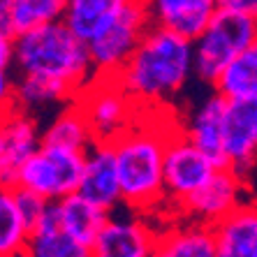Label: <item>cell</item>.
<instances>
[{
  "label": "cell",
  "instance_id": "6da1fadb",
  "mask_svg": "<svg viewBox=\"0 0 257 257\" xmlns=\"http://www.w3.org/2000/svg\"><path fill=\"white\" fill-rule=\"evenodd\" d=\"M195 77V44L165 26H151L116 74L118 84L144 111L165 107Z\"/></svg>",
  "mask_w": 257,
  "mask_h": 257
},
{
  "label": "cell",
  "instance_id": "7a4b0ae2",
  "mask_svg": "<svg viewBox=\"0 0 257 257\" xmlns=\"http://www.w3.org/2000/svg\"><path fill=\"white\" fill-rule=\"evenodd\" d=\"M137 120L114 142L123 206L135 211L156 209L165 202V149L169 135L156 123Z\"/></svg>",
  "mask_w": 257,
  "mask_h": 257
},
{
  "label": "cell",
  "instance_id": "3957f363",
  "mask_svg": "<svg viewBox=\"0 0 257 257\" xmlns=\"http://www.w3.org/2000/svg\"><path fill=\"white\" fill-rule=\"evenodd\" d=\"M19 74H44L81 90L95 77L88 44L60 19L17 35Z\"/></svg>",
  "mask_w": 257,
  "mask_h": 257
},
{
  "label": "cell",
  "instance_id": "277c9868",
  "mask_svg": "<svg viewBox=\"0 0 257 257\" xmlns=\"http://www.w3.org/2000/svg\"><path fill=\"white\" fill-rule=\"evenodd\" d=\"M257 37V17L218 7L195 44V79L213 86L220 72Z\"/></svg>",
  "mask_w": 257,
  "mask_h": 257
},
{
  "label": "cell",
  "instance_id": "5b68a950",
  "mask_svg": "<svg viewBox=\"0 0 257 257\" xmlns=\"http://www.w3.org/2000/svg\"><path fill=\"white\" fill-rule=\"evenodd\" d=\"M86 151L42 144L40 149L21 165L17 188H26L42 195L49 202L63 199L77 192L84 174Z\"/></svg>",
  "mask_w": 257,
  "mask_h": 257
},
{
  "label": "cell",
  "instance_id": "8992f818",
  "mask_svg": "<svg viewBox=\"0 0 257 257\" xmlns=\"http://www.w3.org/2000/svg\"><path fill=\"white\" fill-rule=\"evenodd\" d=\"M74 102L84 111L95 142L104 144H114L142 111L116 77H93Z\"/></svg>",
  "mask_w": 257,
  "mask_h": 257
},
{
  "label": "cell",
  "instance_id": "52a82bcc",
  "mask_svg": "<svg viewBox=\"0 0 257 257\" xmlns=\"http://www.w3.org/2000/svg\"><path fill=\"white\" fill-rule=\"evenodd\" d=\"M151 26L153 21H151L146 3L130 0L123 7V12L114 19V24L104 33H100L93 42H88L95 77H116Z\"/></svg>",
  "mask_w": 257,
  "mask_h": 257
},
{
  "label": "cell",
  "instance_id": "ba28073f",
  "mask_svg": "<svg viewBox=\"0 0 257 257\" xmlns=\"http://www.w3.org/2000/svg\"><path fill=\"white\" fill-rule=\"evenodd\" d=\"M215 165L190 142L183 127L169 135L165 149V202L179 206L213 176Z\"/></svg>",
  "mask_w": 257,
  "mask_h": 257
},
{
  "label": "cell",
  "instance_id": "9c48e42d",
  "mask_svg": "<svg viewBox=\"0 0 257 257\" xmlns=\"http://www.w3.org/2000/svg\"><path fill=\"white\" fill-rule=\"evenodd\" d=\"M245 192H248V181L241 179L234 169L220 167L215 169L213 176L199 190L188 195L176 209L186 220L215 225L241 202H245Z\"/></svg>",
  "mask_w": 257,
  "mask_h": 257
},
{
  "label": "cell",
  "instance_id": "30bf717a",
  "mask_svg": "<svg viewBox=\"0 0 257 257\" xmlns=\"http://www.w3.org/2000/svg\"><path fill=\"white\" fill-rule=\"evenodd\" d=\"M42 146V130L37 116L21 107L0 111V183L17 186L19 169Z\"/></svg>",
  "mask_w": 257,
  "mask_h": 257
},
{
  "label": "cell",
  "instance_id": "8fae6325",
  "mask_svg": "<svg viewBox=\"0 0 257 257\" xmlns=\"http://www.w3.org/2000/svg\"><path fill=\"white\" fill-rule=\"evenodd\" d=\"M127 209V206H125ZM158 250V232L139 211L127 209L120 213V206L111 211L93 245V257H151Z\"/></svg>",
  "mask_w": 257,
  "mask_h": 257
},
{
  "label": "cell",
  "instance_id": "7c38bea8",
  "mask_svg": "<svg viewBox=\"0 0 257 257\" xmlns=\"http://www.w3.org/2000/svg\"><path fill=\"white\" fill-rule=\"evenodd\" d=\"M227 167L243 181L257 167V100H227L225 109Z\"/></svg>",
  "mask_w": 257,
  "mask_h": 257
},
{
  "label": "cell",
  "instance_id": "4fadbf2b",
  "mask_svg": "<svg viewBox=\"0 0 257 257\" xmlns=\"http://www.w3.org/2000/svg\"><path fill=\"white\" fill-rule=\"evenodd\" d=\"M77 192H81L86 199H90L109 213L123 206L114 144L95 142L86 151L84 174H81V183H79Z\"/></svg>",
  "mask_w": 257,
  "mask_h": 257
},
{
  "label": "cell",
  "instance_id": "5bb4252c",
  "mask_svg": "<svg viewBox=\"0 0 257 257\" xmlns=\"http://www.w3.org/2000/svg\"><path fill=\"white\" fill-rule=\"evenodd\" d=\"M225 109H227V97H222L220 93L213 90L211 97H206L202 104H197L195 111L183 123V132L190 137V142L218 169L227 167V153H225Z\"/></svg>",
  "mask_w": 257,
  "mask_h": 257
},
{
  "label": "cell",
  "instance_id": "9a60e30c",
  "mask_svg": "<svg viewBox=\"0 0 257 257\" xmlns=\"http://www.w3.org/2000/svg\"><path fill=\"white\" fill-rule=\"evenodd\" d=\"M218 257H257V202L245 199L213 225Z\"/></svg>",
  "mask_w": 257,
  "mask_h": 257
},
{
  "label": "cell",
  "instance_id": "2e32d148",
  "mask_svg": "<svg viewBox=\"0 0 257 257\" xmlns=\"http://www.w3.org/2000/svg\"><path fill=\"white\" fill-rule=\"evenodd\" d=\"M144 3L156 26L172 28L190 40L202 33L218 10V0H144Z\"/></svg>",
  "mask_w": 257,
  "mask_h": 257
},
{
  "label": "cell",
  "instance_id": "e0dca14e",
  "mask_svg": "<svg viewBox=\"0 0 257 257\" xmlns=\"http://www.w3.org/2000/svg\"><path fill=\"white\" fill-rule=\"evenodd\" d=\"M56 206H58V218L65 232L93 255V245L107 222L109 211L100 209L81 192H72L63 199H56Z\"/></svg>",
  "mask_w": 257,
  "mask_h": 257
},
{
  "label": "cell",
  "instance_id": "ac0fdd59",
  "mask_svg": "<svg viewBox=\"0 0 257 257\" xmlns=\"http://www.w3.org/2000/svg\"><path fill=\"white\" fill-rule=\"evenodd\" d=\"M26 255L28 257H90V252L86 250L84 245H79L65 232V227L60 225V218H58V206H56V202H49L40 222L30 229Z\"/></svg>",
  "mask_w": 257,
  "mask_h": 257
},
{
  "label": "cell",
  "instance_id": "d6986e66",
  "mask_svg": "<svg viewBox=\"0 0 257 257\" xmlns=\"http://www.w3.org/2000/svg\"><path fill=\"white\" fill-rule=\"evenodd\" d=\"M79 90L65 81L44 77V74H19L14 86V104L28 114H40L51 107L74 102Z\"/></svg>",
  "mask_w": 257,
  "mask_h": 257
},
{
  "label": "cell",
  "instance_id": "ffe728a7",
  "mask_svg": "<svg viewBox=\"0 0 257 257\" xmlns=\"http://www.w3.org/2000/svg\"><path fill=\"white\" fill-rule=\"evenodd\" d=\"M160 257H218L213 225L186 220V225L172 227L158 234V250Z\"/></svg>",
  "mask_w": 257,
  "mask_h": 257
},
{
  "label": "cell",
  "instance_id": "44dd1931",
  "mask_svg": "<svg viewBox=\"0 0 257 257\" xmlns=\"http://www.w3.org/2000/svg\"><path fill=\"white\" fill-rule=\"evenodd\" d=\"M127 3L130 0H67L63 21L88 44L114 24Z\"/></svg>",
  "mask_w": 257,
  "mask_h": 257
},
{
  "label": "cell",
  "instance_id": "7402d4cb",
  "mask_svg": "<svg viewBox=\"0 0 257 257\" xmlns=\"http://www.w3.org/2000/svg\"><path fill=\"white\" fill-rule=\"evenodd\" d=\"M211 88L227 100H257V37L220 72Z\"/></svg>",
  "mask_w": 257,
  "mask_h": 257
},
{
  "label": "cell",
  "instance_id": "603a6c76",
  "mask_svg": "<svg viewBox=\"0 0 257 257\" xmlns=\"http://www.w3.org/2000/svg\"><path fill=\"white\" fill-rule=\"evenodd\" d=\"M30 227L19 209L17 186L0 183V257L26 255Z\"/></svg>",
  "mask_w": 257,
  "mask_h": 257
},
{
  "label": "cell",
  "instance_id": "cb8c5ba5",
  "mask_svg": "<svg viewBox=\"0 0 257 257\" xmlns=\"http://www.w3.org/2000/svg\"><path fill=\"white\" fill-rule=\"evenodd\" d=\"M42 144H56L77 151H88L95 144L93 130L77 102L65 104L54 116V120L42 130Z\"/></svg>",
  "mask_w": 257,
  "mask_h": 257
},
{
  "label": "cell",
  "instance_id": "d4e9b609",
  "mask_svg": "<svg viewBox=\"0 0 257 257\" xmlns=\"http://www.w3.org/2000/svg\"><path fill=\"white\" fill-rule=\"evenodd\" d=\"M65 5L67 0H12L17 35L49 21H60L65 14Z\"/></svg>",
  "mask_w": 257,
  "mask_h": 257
},
{
  "label": "cell",
  "instance_id": "484cf974",
  "mask_svg": "<svg viewBox=\"0 0 257 257\" xmlns=\"http://www.w3.org/2000/svg\"><path fill=\"white\" fill-rule=\"evenodd\" d=\"M17 199H19V209L24 213L28 227L33 229L40 222V218L44 215L49 206V199H44L42 195H37L33 190H26V188H17Z\"/></svg>",
  "mask_w": 257,
  "mask_h": 257
},
{
  "label": "cell",
  "instance_id": "4316f807",
  "mask_svg": "<svg viewBox=\"0 0 257 257\" xmlns=\"http://www.w3.org/2000/svg\"><path fill=\"white\" fill-rule=\"evenodd\" d=\"M17 60V35L0 33V70H12Z\"/></svg>",
  "mask_w": 257,
  "mask_h": 257
},
{
  "label": "cell",
  "instance_id": "83f0119b",
  "mask_svg": "<svg viewBox=\"0 0 257 257\" xmlns=\"http://www.w3.org/2000/svg\"><path fill=\"white\" fill-rule=\"evenodd\" d=\"M14 86L17 81L10 77V70H0V111L14 107Z\"/></svg>",
  "mask_w": 257,
  "mask_h": 257
},
{
  "label": "cell",
  "instance_id": "f1b7e54d",
  "mask_svg": "<svg viewBox=\"0 0 257 257\" xmlns=\"http://www.w3.org/2000/svg\"><path fill=\"white\" fill-rule=\"evenodd\" d=\"M0 33H7V35H17V28H14L12 0H0Z\"/></svg>",
  "mask_w": 257,
  "mask_h": 257
},
{
  "label": "cell",
  "instance_id": "f546056e",
  "mask_svg": "<svg viewBox=\"0 0 257 257\" xmlns=\"http://www.w3.org/2000/svg\"><path fill=\"white\" fill-rule=\"evenodd\" d=\"M218 7H227V10L248 12L257 17V0H218Z\"/></svg>",
  "mask_w": 257,
  "mask_h": 257
}]
</instances>
